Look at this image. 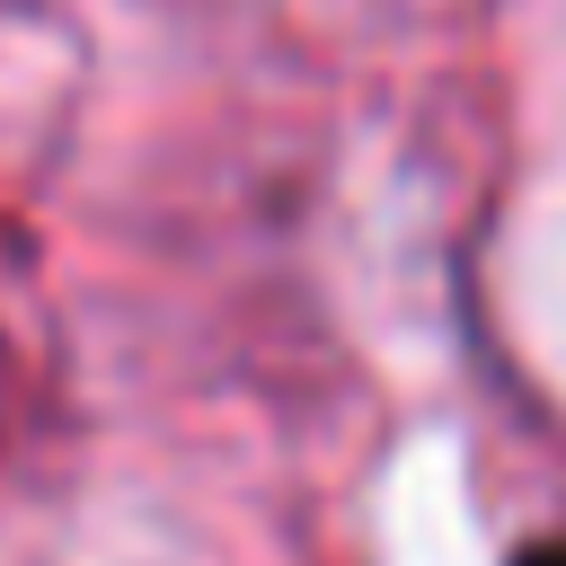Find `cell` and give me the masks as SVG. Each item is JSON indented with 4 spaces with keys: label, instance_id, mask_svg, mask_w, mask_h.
<instances>
[{
    "label": "cell",
    "instance_id": "obj_1",
    "mask_svg": "<svg viewBox=\"0 0 566 566\" xmlns=\"http://www.w3.org/2000/svg\"><path fill=\"white\" fill-rule=\"evenodd\" d=\"M513 566H566V539H539V548H522Z\"/></svg>",
    "mask_w": 566,
    "mask_h": 566
}]
</instances>
